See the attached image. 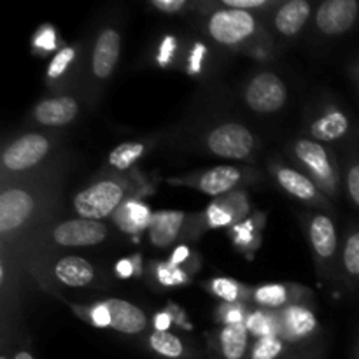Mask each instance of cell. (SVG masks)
I'll use <instances>...</instances> for the list:
<instances>
[{
  "instance_id": "obj_3",
  "label": "cell",
  "mask_w": 359,
  "mask_h": 359,
  "mask_svg": "<svg viewBox=\"0 0 359 359\" xmlns=\"http://www.w3.org/2000/svg\"><path fill=\"white\" fill-rule=\"evenodd\" d=\"M293 154L298 163L311 174L312 181L321 186V189H325L328 195H335L339 191V167L335 158L321 142L298 139L293 144Z\"/></svg>"
},
{
  "instance_id": "obj_40",
  "label": "cell",
  "mask_w": 359,
  "mask_h": 359,
  "mask_svg": "<svg viewBox=\"0 0 359 359\" xmlns=\"http://www.w3.org/2000/svg\"><path fill=\"white\" fill-rule=\"evenodd\" d=\"M175 46H177V42H175L174 37L165 39L163 44H161V48H160V55H158V62H160V65H167L168 60L174 56Z\"/></svg>"
},
{
  "instance_id": "obj_16",
  "label": "cell",
  "mask_w": 359,
  "mask_h": 359,
  "mask_svg": "<svg viewBox=\"0 0 359 359\" xmlns=\"http://www.w3.org/2000/svg\"><path fill=\"white\" fill-rule=\"evenodd\" d=\"M79 116V104L74 97H53L41 100L34 109V118L42 126H65Z\"/></svg>"
},
{
  "instance_id": "obj_9",
  "label": "cell",
  "mask_w": 359,
  "mask_h": 359,
  "mask_svg": "<svg viewBox=\"0 0 359 359\" xmlns=\"http://www.w3.org/2000/svg\"><path fill=\"white\" fill-rule=\"evenodd\" d=\"M307 237L319 269H330L339 252V235L328 214H312L307 221Z\"/></svg>"
},
{
  "instance_id": "obj_37",
  "label": "cell",
  "mask_w": 359,
  "mask_h": 359,
  "mask_svg": "<svg viewBox=\"0 0 359 359\" xmlns=\"http://www.w3.org/2000/svg\"><path fill=\"white\" fill-rule=\"evenodd\" d=\"M221 4H223V7H228V9L245 11V13L263 9V7L269 6V2H265V0H223Z\"/></svg>"
},
{
  "instance_id": "obj_19",
  "label": "cell",
  "mask_w": 359,
  "mask_h": 359,
  "mask_svg": "<svg viewBox=\"0 0 359 359\" xmlns=\"http://www.w3.org/2000/svg\"><path fill=\"white\" fill-rule=\"evenodd\" d=\"M212 349L217 359H248L251 346L245 325L223 326L216 335Z\"/></svg>"
},
{
  "instance_id": "obj_43",
  "label": "cell",
  "mask_w": 359,
  "mask_h": 359,
  "mask_svg": "<svg viewBox=\"0 0 359 359\" xmlns=\"http://www.w3.org/2000/svg\"><path fill=\"white\" fill-rule=\"evenodd\" d=\"M133 270H135V265H133L132 259H119L118 263H116V273H118L121 279H128V277L133 276Z\"/></svg>"
},
{
  "instance_id": "obj_38",
  "label": "cell",
  "mask_w": 359,
  "mask_h": 359,
  "mask_svg": "<svg viewBox=\"0 0 359 359\" xmlns=\"http://www.w3.org/2000/svg\"><path fill=\"white\" fill-rule=\"evenodd\" d=\"M34 44L37 46V48H41L42 51H53V49L56 48V35H55V30H53L51 27L42 28V30L39 32L37 35H35Z\"/></svg>"
},
{
  "instance_id": "obj_22",
  "label": "cell",
  "mask_w": 359,
  "mask_h": 359,
  "mask_svg": "<svg viewBox=\"0 0 359 359\" xmlns=\"http://www.w3.org/2000/svg\"><path fill=\"white\" fill-rule=\"evenodd\" d=\"M147 347L161 359H195V351L170 332H153L147 337Z\"/></svg>"
},
{
  "instance_id": "obj_42",
  "label": "cell",
  "mask_w": 359,
  "mask_h": 359,
  "mask_svg": "<svg viewBox=\"0 0 359 359\" xmlns=\"http://www.w3.org/2000/svg\"><path fill=\"white\" fill-rule=\"evenodd\" d=\"M203 56H205V48L202 44H196L195 49H193L191 58H189V70L191 72H198L200 67H202Z\"/></svg>"
},
{
  "instance_id": "obj_47",
  "label": "cell",
  "mask_w": 359,
  "mask_h": 359,
  "mask_svg": "<svg viewBox=\"0 0 359 359\" xmlns=\"http://www.w3.org/2000/svg\"><path fill=\"white\" fill-rule=\"evenodd\" d=\"M354 359H359V344H358V347H356V353H354Z\"/></svg>"
},
{
  "instance_id": "obj_12",
  "label": "cell",
  "mask_w": 359,
  "mask_h": 359,
  "mask_svg": "<svg viewBox=\"0 0 359 359\" xmlns=\"http://www.w3.org/2000/svg\"><path fill=\"white\" fill-rule=\"evenodd\" d=\"M121 56V34L107 27L97 35L91 51V72L98 81H105L114 74Z\"/></svg>"
},
{
  "instance_id": "obj_5",
  "label": "cell",
  "mask_w": 359,
  "mask_h": 359,
  "mask_svg": "<svg viewBox=\"0 0 359 359\" xmlns=\"http://www.w3.org/2000/svg\"><path fill=\"white\" fill-rule=\"evenodd\" d=\"M244 102L252 112L276 114L286 105V83L277 74L262 70L248 81L244 88Z\"/></svg>"
},
{
  "instance_id": "obj_41",
  "label": "cell",
  "mask_w": 359,
  "mask_h": 359,
  "mask_svg": "<svg viewBox=\"0 0 359 359\" xmlns=\"http://www.w3.org/2000/svg\"><path fill=\"white\" fill-rule=\"evenodd\" d=\"M172 326V316L168 312H158L153 319L154 332H168Z\"/></svg>"
},
{
  "instance_id": "obj_14",
  "label": "cell",
  "mask_w": 359,
  "mask_h": 359,
  "mask_svg": "<svg viewBox=\"0 0 359 359\" xmlns=\"http://www.w3.org/2000/svg\"><path fill=\"white\" fill-rule=\"evenodd\" d=\"M273 175H276L277 184L293 198L302 200L305 203H312V205H325L326 203L325 195L319 191L318 184L302 172L291 167H284V165H277L273 168Z\"/></svg>"
},
{
  "instance_id": "obj_6",
  "label": "cell",
  "mask_w": 359,
  "mask_h": 359,
  "mask_svg": "<svg viewBox=\"0 0 359 359\" xmlns=\"http://www.w3.org/2000/svg\"><path fill=\"white\" fill-rule=\"evenodd\" d=\"M51 142L42 133H27L7 144L2 153V165L7 172H25L44 160Z\"/></svg>"
},
{
  "instance_id": "obj_45",
  "label": "cell",
  "mask_w": 359,
  "mask_h": 359,
  "mask_svg": "<svg viewBox=\"0 0 359 359\" xmlns=\"http://www.w3.org/2000/svg\"><path fill=\"white\" fill-rule=\"evenodd\" d=\"M188 256H189V249L186 248V245H181V248H177L174 252H172L170 263L172 265H181L182 262L188 259Z\"/></svg>"
},
{
  "instance_id": "obj_39",
  "label": "cell",
  "mask_w": 359,
  "mask_h": 359,
  "mask_svg": "<svg viewBox=\"0 0 359 359\" xmlns=\"http://www.w3.org/2000/svg\"><path fill=\"white\" fill-rule=\"evenodd\" d=\"M280 359H323V349L319 347H298V349H291V353H287L286 356Z\"/></svg>"
},
{
  "instance_id": "obj_25",
  "label": "cell",
  "mask_w": 359,
  "mask_h": 359,
  "mask_svg": "<svg viewBox=\"0 0 359 359\" xmlns=\"http://www.w3.org/2000/svg\"><path fill=\"white\" fill-rule=\"evenodd\" d=\"M342 270L349 283H359V228H351L342 245Z\"/></svg>"
},
{
  "instance_id": "obj_34",
  "label": "cell",
  "mask_w": 359,
  "mask_h": 359,
  "mask_svg": "<svg viewBox=\"0 0 359 359\" xmlns=\"http://www.w3.org/2000/svg\"><path fill=\"white\" fill-rule=\"evenodd\" d=\"M88 319L97 328H111V312H109V307L105 305V302H100V304L90 307Z\"/></svg>"
},
{
  "instance_id": "obj_44",
  "label": "cell",
  "mask_w": 359,
  "mask_h": 359,
  "mask_svg": "<svg viewBox=\"0 0 359 359\" xmlns=\"http://www.w3.org/2000/svg\"><path fill=\"white\" fill-rule=\"evenodd\" d=\"M235 235H237V242H241V244H248V242L252 241V224L251 223L238 224V226L235 228Z\"/></svg>"
},
{
  "instance_id": "obj_10",
  "label": "cell",
  "mask_w": 359,
  "mask_h": 359,
  "mask_svg": "<svg viewBox=\"0 0 359 359\" xmlns=\"http://www.w3.org/2000/svg\"><path fill=\"white\" fill-rule=\"evenodd\" d=\"M316 27L323 35L335 37L349 32L359 18L356 0H326L314 14Z\"/></svg>"
},
{
  "instance_id": "obj_21",
  "label": "cell",
  "mask_w": 359,
  "mask_h": 359,
  "mask_svg": "<svg viewBox=\"0 0 359 359\" xmlns=\"http://www.w3.org/2000/svg\"><path fill=\"white\" fill-rule=\"evenodd\" d=\"M184 224V214L181 210H161L153 216L149 224L151 244L156 248H167L179 237Z\"/></svg>"
},
{
  "instance_id": "obj_23",
  "label": "cell",
  "mask_w": 359,
  "mask_h": 359,
  "mask_svg": "<svg viewBox=\"0 0 359 359\" xmlns=\"http://www.w3.org/2000/svg\"><path fill=\"white\" fill-rule=\"evenodd\" d=\"M144 153H146V146L139 140L123 142L109 153L107 163L114 170H128L144 156Z\"/></svg>"
},
{
  "instance_id": "obj_1",
  "label": "cell",
  "mask_w": 359,
  "mask_h": 359,
  "mask_svg": "<svg viewBox=\"0 0 359 359\" xmlns=\"http://www.w3.org/2000/svg\"><path fill=\"white\" fill-rule=\"evenodd\" d=\"M125 195L126 188L121 182L114 179H102L77 193L72 205L79 217L100 221L116 212V209L125 200Z\"/></svg>"
},
{
  "instance_id": "obj_46",
  "label": "cell",
  "mask_w": 359,
  "mask_h": 359,
  "mask_svg": "<svg viewBox=\"0 0 359 359\" xmlns=\"http://www.w3.org/2000/svg\"><path fill=\"white\" fill-rule=\"evenodd\" d=\"M13 359H35V356L28 347H20L16 353H13Z\"/></svg>"
},
{
  "instance_id": "obj_7",
  "label": "cell",
  "mask_w": 359,
  "mask_h": 359,
  "mask_svg": "<svg viewBox=\"0 0 359 359\" xmlns=\"http://www.w3.org/2000/svg\"><path fill=\"white\" fill-rule=\"evenodd\" d=\"M35 212V198L32 191L11 186L0 193V235L7 238L23 228Z\"/></svg>"
},
{
  "instance_id": "obj_36",
  "label": "cell",
  "mask_w": 359,
  "mask_h": 359,
  "mask_svg": "<svg viewBox=\"0 0 359 359\" xmlns=\"http://www.w3.org/2000/svg\"><path fill=\"white\" fill-rule=\"evenodd\" d=\"M151 6L161 14H179L189 6L186 0H153Z\"/></svg>"
},
{
  "instance_id": "obj_26",
  "label": "cell",
  "mask_w": 359,
  "mask_h": 359,
  "mask_svg": "<svg viewBox=\"0 0 359 359\" xmlns=\"http://www.w3.org/2000/svg\"><path fill=\"white\" fill-rule=\"evenodd\" d=\"M252 298L262 307L279 309L284 307L293 298V294H291L290 287L284 284H265L252 291Z\"/></svg>"
},
{
  "instance_id": "obj_30",
  "label": "cell",
  "mask_w": 359,
  "mask_h": 359,
  "mask_svg": "<svg viewBox=\"0 0 359 359\" xmlns=\"http://www.w3.org/2000/svg\"><path fill=\"white\" fill-rule=\"evenodd\" d=\"M125 216L128 217L130 224H132L135 230L140 228H149L151 221H153V214H151L149 207L144 205L140 202H128L125 209Z\"/></svg>"
},
{
  "instance_id": "obj_32",
  "label": "cell",
  "mask_w": 359,
  "mask_h": 359,
  "mask_svg": "<svg viewBox=\"0 0 359 359\" xmlns=\"http://www.w3.org/2000/svg\"><path fill=\"white\" fill-rule=\"evenodd\" d=\"M346 188L354 205L359 207V158H353V160H349V163H347Z\"/></svg>"
},
{
  "instance_id": "obj_15",
  "label": "cell",
  "mask_w": 359,
  "mask_h": 359,
  "mask_svg": "<svg viewBox=\"0 0 359 359\" xmlns=\"http://www.w3.org/2000/svg\"><path fill=\"white\" fill-rule=\"evenodd\" d=\"M105 305L111 312V328L121 335H140L147 328V316L139 305L119 298H109Z\"/></svg>"
},
{
  "instance_id": "obj_31",
  "label": "cell",
  "mask_w": 359,
  "mask_h": 359,
  "mask_svg": "<svg viewBox=\"0 0 359 359\" xmlns=\"http://www.w3.org/2000/svg\"><path fill=\"white\" fill-rule=\"evenodd\" d=\"M76 58V49L74 48H63L56 53L55 58L51 60L49 63V69H48V77L49 79H58L62 74L67 72L70 63L74 62Z\"/></svg>"
},
{
  "instance_id": "obj_20",
  "label": "cell",
  "mask_w": 359,
  "mask_h": 359,
  "mask_svg": "<svg viewBox=\"0 0 359 359\" xmlns=\"http://www.w3.org/2000/svg\"><path fill=\"white\" fill-rule=\"evenodd\" d=\"M312 16V4L307 0H290L277 9L273 27L284 37H294L304 30Z\"/></svg>"
},
{
  "instance_id": "obj_17",
  "label": "cell",
  "mask_w": 359,
  "mask_h": 359,
  "mask_svg": "<svg viewBox=\"0 0 359 359\" xmlns=\"http://www.w3.org/2000/svg\"><path fill=\"white\" fill-rule=\"evenodd\" d=\"M56 280L67 287H86L97 279L93 263L79 256H63L53 266Z\"/></svg>"
},
{
  "instance_id": "obj_35",
  "label": "cell",
  "mask_w": 359,
  "mask_h": 359,
  "mask_svg": "<svg viewBox=\"0 0 359 359\" xmlns=\"http://www.w3.org/2000/svg\"><path fill=\"white\" fill-rule=\"evenodd\" d=\"M248 316H245L244 305L230 304L224 307L223 305V323L224 326H235V325H245Z\"/></svg>"
},
{
  "instance_id": "obj_33",
  "label": "cell",
  "mask_w": 359,
  "mask_h": 359,
  "mask_svg": "<svg viewBox=\"0 0 359 359\" xmlns=\"http://www.w3.org/2000/svg\"><path fill=\"white\" fill-rule=\"evenodd\" d=\"M207 219H209V226L212 228L228 226V224L233 221V214L230 212V209L221 205V203H212V205L207 209Z\"/></svg>"
},
{
  "instance_id": "obj_8",
  "label": "cell",
  "mask_w": 359,
  "mask_h": 359,
  "mask_svg": "<svg viewBox=\"0 0 359 359\" xmlns=\"http://www.w3.org/2000/svg\"><path fill=\"white\" fill-rule=\"evenodd\" d=\"M51 237L60 248H91L107 241L109 228L100 221L76 217L56 224Z\"/></svg>"
},
{
  "instance_id": "obj_29",
  "label": "cell",
  "mask_w": 359,
  "mask_h": 359,
  "mask_svg": "<svg viewBox=\"0 0 359 359\" xmlns=\"http://www.w3.org/2000/svg\"><path fill=\"white\" fill-rule=\"evenodd\" d=\"M210 290L216 297L224 300L226 304H235L241 298V286L235 280L226 279V277H217L210 283Z\"/></svg>"
},
{
  "instance_id": "obj_2",
  "label": "cell",
  "mask_w": 359,
  "mask_h": 359,
  "mask_svg": "<svg viewBox=\"0 0 359 359\" xmlns=\"http://www.w3.org/2000/svg\"><path fill=\"white\" fill-rule=\"evenodd\" d=\"M205 30L217 44L235 48L255 37L258 32V20L252 13L223 7L207 18Z\"/></svg>"
},
{
  "instance_id": "obj_13",
  "label": "cell",
  "mask_w": 359,
  "mask_h": 359,
  "mask_svg": "<svg viewBox=\"0 0 359 359\" xmlns=\"http://www.w3.org/2000/svg\"><path fill=\"white\" fill-rule=\"evenodd\" d=\"M280 339L287 344H302L314 335L318 328V318L304 305H287L279 314Z\"/></svg>"
},
{
  "instance_id": "obj_48",
  "label": "cell",
  "mask_w": 359,
  "mask_h": 359,
  "mask_svg": "<svg viewBox=\"0 0 359 359\" xmlns=\"http://www.w3.org/2000/svg\"><path fill=\"white\" fill-rule=\"evenodd\" d=\"M358 77H359V70H358Z\"/></svg>"
},
{
  "instance_id": "obj_24",
  "label": "cell",
  "mask_w": 359,
  "mask_h": 359,
  "mask_svg": "<svg viewBox=\"0 0 359 359\" xmlns=\"http://www.w3.org/2000/svg\"><path fill=\"white\" fill-rule=\"evenodd\" d=\"M245 328L256 339L263 337H280V318L279 314L266 311H255L248 314Z\"/></svg>"
},
{
  "instance_id": "obj_4",
  "label": "cell",
  "mask_w": 359,
  "mask_h": 359,
  "mask_svg": "<svg viewBox=\"0 0 359 359\" xmlns=\"http://www.w3.org/2000/svg\"><path fill=\"white\" fill-rule=\"evenodd\" d=\"M205 147L214 156L248 160L256 149V135L242 123H221L207 133Z\"/></svg>"
},
{
  "instance_id": "obj_27",
  "label": "cell",
  "mask_w": 359,
  "mask_h": 359,
  "mask_svg": "<svg viewBox=\"0 0 359 359\" xmlns=\"http://www.w3.org/2000/svg\"><path fill=\"white\" fill-rule=\"evenodd\" d=\"M287 353L291 351H287L286 340L280 337H263V339L255 340L248 359H280Z\"/></svg>"
},
{
  "instance_id": "obj_11",
  "label": "cell",
  "mask_w": 359,
  "mask_h": 359,
  "mask_svg": "<svg viewBox=\"0 0 359 359\" xmlns=\"http://www.w3.org/2000/svg\"><path fill=\"white\" fill-rule=\"evenodd\" d=\"M242 181H244V170L241 167L221 165V167L209 168L205 172L181 179L179 184L195 188L209 196H221L224 193H230L233 188H237Z\"/></svg>"
},
{
  "instance_id": "obj_28",
  "label": "cell",
  "mask_w": 359,
  "mask_h": 359,
  "mask_svg": "<svg viewBox=\"0 0 359 359\" xmlns=\"http://www.w3.org/2000/svg\"><path fill=\"white\" fill-rule=\"evenodd\" d=\"M156 280L160 284H163V286L174 287L188 284L189 277L188 273L182 269H179L177 265H172V263H160V265H156Z\"/></svg>"
},
{
  "instance_id": "obj_18",
  "label": "cell",
  "mask_w": 359,
  "mask_h": 359,
  "mask_svg": "<svg viewBox=\"0 0 359 359\" xmlns=\"http://www.w3.org/2000/svg\"><path fill=\"white\" fill-rule=\"evenodd\" d=\"M351 130V119L342 109L330 107L323 114H319L314 121L309 125V133L312 139L325 142H337L344 139Z\"/></svg>"
}]
</instances>
